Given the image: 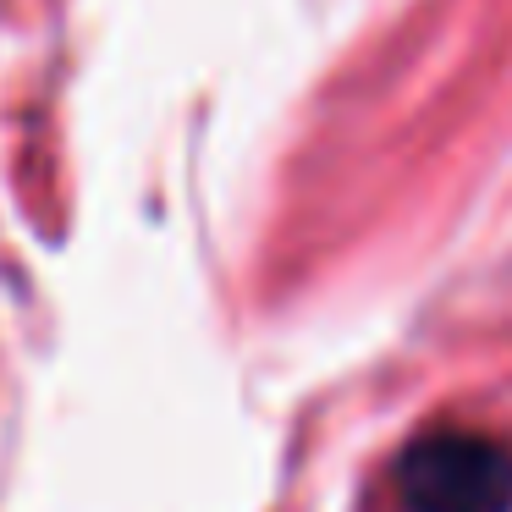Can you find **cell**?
I'll list each match as a JSON object with an SVG mask.
<instances>
[{
	"mask_svg": "<svg viewBox=\"0 0 512 512\" xmlns=\"http://www.w3.org/2000/svg\"><path fill=\"white\" fill-rule=\"evenodd\" d=\"M408 512H512V441L485 430H424L397 457Z\"/></svg>",
	"mask_w": 512,
	"mask_h": 512,
	"instance_id": "6da1fadb",
	"label": "cell"
}]
</instances>
